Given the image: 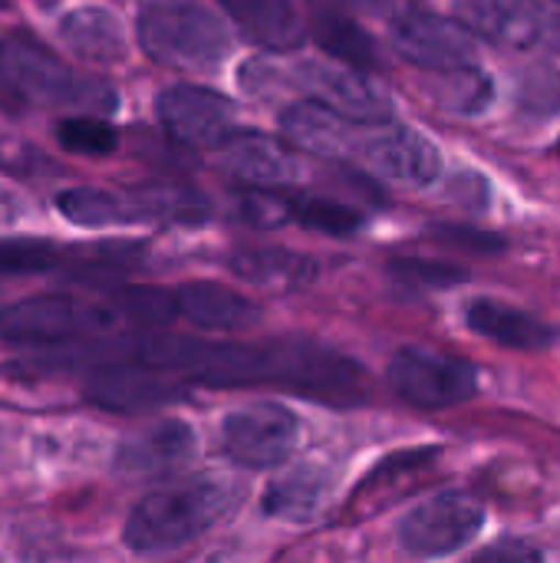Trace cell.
Masks as SVG:
<instances>
[{
	"label": "cell",
	"instance_id": "6da1fadb",
	"mask_svg": "<svg viewBox=\"0 0 560 563\" xmlns=\"http://www.w3.org/2000/svg\"><path fill=\"white\" fill-rule=\"evenodd\" d=\"M238 501V492L218 478H198L145 495L125 518L122 541L129 551L155 558L198 541Z\"/></svg>",
	"mask_w": 560,
	"mask_h": 563
},
{
	"label": "cell",
	"instance_id": "7a4b0ae2",
	"mask_svg": "<svg viewBox=\"0 0 560 563\" xmlns=\"http://www.w3.org/2000/svg\"><path fill=\"white\" fill-rule=\"evenodd\" d=\"M0 86L46 109H79V112L116 109V92L109 82L73 69L50 46L30 36L0 40Z\"/></svg>",
	"mask_w": 560,
	"mask_h": 563
},
{
	"label": "cell",
	"instance_id": "3957f363",
	"mask_svg": "<svg viewBox=\"0 0 560 563\" xmlns=\"http://www.w3.org/2000/svg\"><path fill=\"white\" fill-rule=\"evenodd\" d=\"M135 33L155 63L175 69H211L231 53L224 20L198 0H149Z\"/></svg>",
	"mask_w": 560,
	"mask_h": 563
},
{
	"label": "cell",
	"instance_id": "277c9868",
	"mask_svg": "<svg viewBox=\"0 0 560 563\" xmlns=\"http://www.w3.org/2000/svg\"><path fill=\"white\" fill-rule=\"evenodd\" d=\"M122 323L119 307L109 300H79L66 294L26 297L0 307V336L13 343H69L106 333Z\"/></svg>",
	"mask_w": 560,
	"mask_h": 563
},
{
	"label": "cell",
	"instance_id": "5b68a950",
	"mask_svg": "<svg viewBox=\"0 0 560 563\" xmlns=\"http://www.w3.org/2000/svg\"><path fill=\"white\" fill-rule=\"evenodd\" d=\"M455 16L498 46L560 56V0H455Z\"/></svg>",
	"mask_w": 560,
	"mask_h": 563
},
{
	"label": "cell",
	"instance_id": "8992f818",
	"mask_svg": "<svg viewBox=\"0 0 560 563\" xmlns=\"http://www.w3.org/2000/svg\"><path fill=\"white\" fill-rule=\"evenodd\" d=\"M386 379L393 393L416 409H452L479 393V373L459 356L406 346L389 360Z\"/></svg>",
	"mask_w": 560,
	"mask_h": 563
},
{
	"label": "cell",
	"instance_id": "52a82bcc",
	"mask_svg": "<svg viewBox=\"0 0 560 563\" xmlns=\"http://www.w3.org/2000/svg\"><path fill=\"white\" fill-rule=\"evenodd\" d=\"M389 40L403 59L432 73L475 66V33L459 16L432 13L419 0L389 16Z\"/></svg>",
	"mask_w": 560,
	"mask_h": 563
},
{
	"label": "cell",
	"instance_id": "ba28073f",
	"mask_svg": "<svg viewBox=\"0 0 560 563\" xmlns=\"http://www.w3.org/2000/svg\"><path fill=\"white\" fill-rule=\"evenodd\" d=\"M485 528V508L465 492H442L399 521V544L413 558H449Z\"/></svg>",
	"mask_w": 560,
	"mask_h": 563
},
{
	"label": "cell",
	"instance_id": "9c48e42d",
	"mask_svg": "<svg viewBox=\"0 0 560 563\" xmlns=\"http://www.w3.org/2000/svg\"><path fill=\"white\" fill-rule=\"evenodd\" d=\"M300 439V422L290 409L277 402H254L238 409L221 426L224 455L251 472H267L284 465Z\"/></svg>",
	"mask_w": 560,
	"mask_h": 563
},
{
	"label": "cell",
	"instance_id": "30bf717a",
	"mask_svg": "<svg viewBox=\"0 0 560 563\" xmlns=\"http://www.w3.org/2000/svg\"><path fill=\"white\" fill-rule=\"evenodd\" d=\"M356 158H363L380 178L406 188H426L442 175V152L436 142L409 125H396L393 119L363 125Z\"/></svg>",
	"mask_w": 560,
	"mask_h": 563
},
{
	"label": "cell",
	"instance_id": "8fae6325",
	"mask_svg": "<svg viewBox=\"0 0 560 563\" xmlns=\"http://www.w3.org/2000/svg\"><path fill=\"white\" fill-rule=\"evenodd\" d=\"M185 396H188V386L175 379V373L132 363V360L92 366L89 383H86V399L109 412H145V409L178 402Z\"/></svg>",
	"mask_w": 560,
	"mask_h": 563
},
{
	"label": "cell",
	"instance_id": "7c38bea8",
	"mask_svg": "<svg viewBox=\"0 0 560 563\" xmlns=\"http://www.w3.org/2000/svg\"><path fill=\"white\" fill-rule=\"evenodd\" d=\"M158 122L185 145H221L234 132V102L205 86H172L155 99Z\"/></svg>",
	"mask_w": 560,
	"mask_h": 563
},
{
	"label": "cell",
	"instance_id": "4fadbf2b",
	"mask_svg": "<svg viewBox=\"0 0 560 563\" xmlns=\"http://www.w3.org/2000/svg\"><path fill=\"white\" fill-rule=\"evenodd\" d=\"M304 89L333 112L356 119V122H386L393 119L389 96L360 69L350 63H307L300 69Z\"/></svg>",
	"mask_w": 560,
	"mask_h": 563
},
{
	"label": "cell",
	"instance_id": "5bb4252c",
	"mask_svg": "<svg viewBox=\"0 0 560 563\" xmlns=\"http://www.w3.org/2000/svg\"><path fill=\"white\" fill-rule=\"evenodd\" d=\"M366 122L347 119L340 112H333L330 106L317 102V99H304L284 109L281 115V129L287 135V142H294L297 148L320 155V158H356V145L363 135Z\"/></svg>",
	"mask_w": 560,
	"mask_h": 563
},
{
	"label": "cell",
	"instance_id": "9a60e30c",
	"mask_svg": "<svg viewBox=\"0 0 560 563\" xmlns=\"http://www.w3.org/2000/svg\"><path fill=\"white\" fill-rule=\"evenodd\" d=\"M198 452V435L182 419H162L149 426L145 432L125 439L116 452V465L125 475L139 478H158L182 472Z\"/></svg>",
	"mask_w": 560,
	"mask_h": 563
},
{
	"label": "cell",
	"instance_id": "2e32d148",
	"mask_svg": "<svg viewBox=\"0 0 560 563\" xmlns=\"http://www.w3.org/2000/svg\"><path fill=\"white\" fill-rule=\"evenodd\" d=\"M221 165L254 188H284L300 178V162L281 142L254 132H231L221 142Z\"/></svg>",
	"mask_w": 560,
	"mask_h": 563
},
{
	"label": "cell",
	"instance_id": "e0dca14e",
	"mask_svg": "<svg viewBox=\"0 0 560 563\" xmlns=\"http://www.w3.org/2000/svg\"><path fill=\"white\" fill-rule=\"evenodd\" d=\"M465 323L472 327V333H479L505 350H518V353H545L558 343V327H551L548 320H541L528 310L492 300V297L472 300L465 310Z\"/></svg>",
	"mask_w": 560,
	"mask_h": 563
},
{
	"label": "cell",
	"instance_id": "ac0fdd59",
	"mask_svg": "<svg viewBox=\"0 0 560 563\" xmlns=\"http://www.w3.org/2000/svg\"><path fill=\"white\" fill-rule=\"evenodd\" d=\"M175 307L185 320L205 330H244L261 320V307L254 300L211 280H195L178 287Z\"/></svg>",
	"mask_w": 560,
	"mask_h": 563
},
{
	"label": "cell",
	"instance_id": "d6986e66",
	"mask_svg": "<svg viewBox=\"0 0 560 563\" xmlns=\"http://www.w3.org/2000/svg\"><path fill=\"white\" fill-rule=\"evenodd\" d=\"M221 7L238 30L264 49L287 53L304 43L307 26L290 0H221Z\"/></svg>",
	"mask_w": 560,
	"mask_h": 563
},
{
	"label": "cell",
	"instance_id": "ffe728a7",
	"mask_svg": "<svg viewBox=\"0 0 560 563\" xmlns=\"http://www.w3.org/2000/svg\"><path fill=\"white\" fill-rule=\"evenodd\" d=\"M63 43L92 63H116L125 56L122 20L106 7H76L59 20Z\"/></svg>",
	"mask_w": 560,
	"mask_h": 563
},
{
	"label": "cell",
	"instance_id": "44dd1931",
	"mask_svg": "<svg viewBox=\"0 0 560 563\" xmlns=\"http://www.w3.org/2000/svg\"><path fill=\"white\" fill-rule=\"evenodd\" d=\"M314 40L340 63L350 66H376V43L373 36L337 3L314 0Z\"/></svg>",
	"mask_w": 560,
	"mask_h": 563
},
{
	"label": "cell",
	"instance_id": "7402d4cb",
	"mask_svg": "<svg viewBox=\"0 0 560 563\" xmlns=\"http://www.w3.org/2000/svg\"><path fill=\"white\" fill-rule=\"evenodd\" d=\"M56 208L66 221L79 228H109V224L142 221L135 195H119V191H102V188H66L56 198Z\"/></svg>",
	"mask_w": 560,
	"mask_h": 563
},
{
	"label": "cell",
	"instance_id": "603a6c76",
	"mask_svg": "<svg viewBox=\"0 0 560 563\" xmlns=\"http://www.w3.org/2000/svg\"><path fill=\"white\" fill-rule=\"evenodd\" d=\"M234 274L257 287H304L317 277V264L310 257L290 251H248L231 261Z\"/></svg>",
	"mask_w": 560,
	"mask_h": 563
},
{
	"label": "cell",
	"instance_id": "cb8c5ba5",
	"mask_svg": "<svg viewBox=\"0 0 560 563\" xmlns=\"http://www.w3.org/2000/svg\"><path fill=\"white\" fill-rule=\"evenodd\" d=\"M323 495H327L323 475H317L314 468H297L267 492L264 511L274 518H287V521H307L320 511Z\"/></svg>",
	"mask_w": 560,
	"mask_h": 563
},
{
	"label": "cell",
	"instance_id": "d4e9b609",
	"mask_svg": "<svg viewBox=\"0 0 560 563\" xmlns=\"http://www.w3.org/2000/svg\"><path fill=\"white\" fill-rule=\"evenodd\" d=\"M139 205L142 221H175V224H198L208 218V201L182 185H152L142 191H132Z\"/></svg>",
	"mask_w": 560,
	"mask_h": 563
},
{
	"label": "cell",
	"instance_id": "484cf974",
	"mask_svg": "<svg viewBox=\"0 0 560 563\" xmlns=\"http://www.w3.org/2000/svg\"><path fill=\"white\" fill-rule=\"evenodd\" d=\"M112 303L119 307L122 320L139 327H165L178 317L175 294L162 287H119L112 294Z\"/></svg>",
	"mask_w": 560,
	"mask_h": 563
},
{
	"label": "cell",
	"instance_id": "4316f807",
	"mask_svg": "<svg viewBox=\"0 0 560 563\" xmlns=\"http://www.w3.org/2000/svg\"><path fill=\"white\" fill-rule=\"evenodd\" d=\"M56 142L66 152L99 158L119 148V132L99 115H69L56 125Z\"/></svg>",
	"mask_w": 560,
	"mask_h": 563
},
{
	"label": "cell",
	"instance_id": "83f0119b",
	"mask_svg": "<svg viewBox=\"0 0 560 563\" xmlns=\"http://www.w3.org/2000/svg\"><path fill=\"white\" fill-rule=\"evenodd\" d=\"M290 218H297L304 228L320 231V234H353L363 224V214L350 205H340L333 198H300L290 201Z\"/></svg>",
	"mask_w": 560,
	"mask_h": 563
},
{
	"label": "cell",
	"instance_id": "f1b7e54d",
	"mask_svg": "<svg viewBox=\"0 0 560 563\" xmlns=\"http://www.w3.org/2000/svg\"><path fill=\"white\" fill-rule=\"evenodd\" d=\"M63 251L50 241L33 238H0V274H46L56 271Z\"/></svg>",
	"mask_w": 560,
	"mask_h": 563
},
{
	"label": "cell",
	"instance_id": "f546056e",
	"mask_svg": "<svg viewBox=\"0 0 560 563\" xmlns=\"http://www.w3.org/2000/svg\"><path fill=\"white\" fill-rule=\"evenodd\" d=\"M389 274L409 287H455L462 280H469L465 271L452 267V264H439V261H419V257H403V261H393L389 264Z\"/></svg>",
	"mask_w": 560,
	"mask_h": 563
},
{
	"label": "cell",
	"instance_id": "4dcf8cb0",
	"mask_svg": "<svg viewBox=\"0 0 560 563\" xmlns=\"http://www.w3.org/2000/svg\"><path fill=\"white\" fill-rule=\"evenodd\" d=\"M521 106L528 112H558L560 109V69L531 66L521 79Z\"/></svg>",
	"mask_w": 560,
	"mask_h": 563
},
{
	"label": "cell",
	"instance_id": "1f68e13d",
	"mask_svg": "<svg viewBox=\"0 0 560 563\" xmlns=\"http://www.w3.org/2000/svg\"><path fill=\"white\" fill-rule=\"evenodd\" d=\"M238 214L251 224H284L290 218V201H281L274 195H248L241 198Z\"/></svg>",
	"mask_w": 560,
	"mask_h": 563
},
{
	"label": "cell",
	"instance_id": "d6a6232c",
	"mask_svg": "<svg viewBox=\"0 0 560 563\" xmlns=\"http://www.w3.org/2000/svg\"><path fill=\"white\" fill-rule=\"evenodd\" d=\"M436 234L446 238V241L465 244V247L479 244V251H502V244H505V241L495 238V234H482V231H469V228H436Z\"/></svg>",
	"mask_w": 560,
	"mask_h": 563
},
{
	"label": "cell",
	"instance_id": "836d02e7",
	"mask_svg": "<svg viewBox=\"0 0 560 563\" xmlns=\"http://www.w3.org/2000/svg\"><path fill=\"white\" fill-rule=\"evenodd\" d=\"M482 558H531V561H541L545 554L538 551V548H531V544H521V541H505V544H498V548H492V551H485Z\"/></svg>",
	"mask_w": 560,
	"mask_h": 563
},
{
	"label": "cell",
	"instance_id": "e575fe53",
	"mask_svg": "<svg viewBox=\"0 0 560 563\" xmlns=\"http://www.w3.org/2000/svg\"><path fill=\"white\" fill-rule=\"evenodd\" d=\"M360 3L373 7L376 13H386V16H393L396 10H403V7H409V3H416V0H360Z\"/></svg>",
	"mask_w": 560,
	"mask_h": 563
},
{
	"label": "cell",
	"instance_id": "d590c367",
	"mask_svg": "<svg viewBox=\"0 0 560 563\" xmlns=\"http://www.w3.org/2000/svg\"><path fill=\"white\" fill-rule=\"evenodd\" d=\"M0 307H3V303H0Z\"/></svg>",
	"mask_w": 560,
	"mask_h": 563
}]
</instances>
